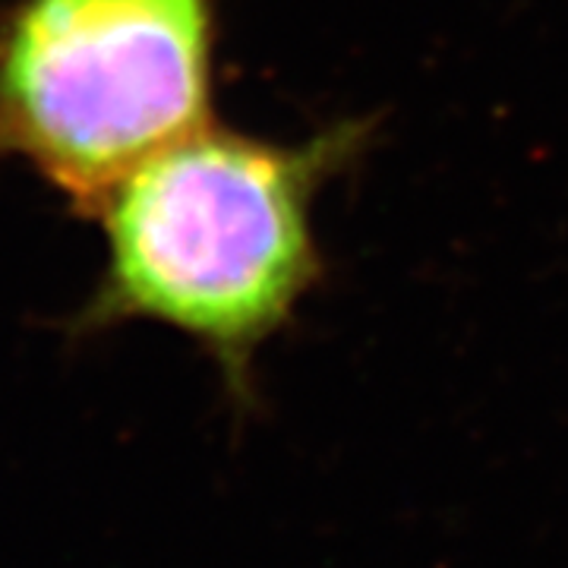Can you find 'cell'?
Returning <instances> with one entry per match:
<instances>
[{"mask_svg": "<svg viewBox=\"0 0 568 568\" xmlns=\"http://www.w3.org/2000/svg\"><path fill=\"white\" fill-rule=\"evenodd\" d=\"M369 133L342 121L284 145L205 123L149 155L92 212L104 268L77 332L174 328L212 357L231 402L253 407L256 354L323 278L316 200Z\"/></svg>", "mask_w": 568, "mask_h": 568, "instance_id": "1", "label": "cell"}, {"mask_svg": "<svg viewBox=\"0 0 568 568\" xmlns=\"http://www.w3.org/2000/svg\"><path fill=\"white\" fill-rule=\"evenodd\" d=\"M215 0H13L0 10V162L92 215L164 145L212 123Z\"/></svg>", "mask_w": 568, "mask_h": 568, "instance_id": "2", "label": "cell"}]
</instances>
